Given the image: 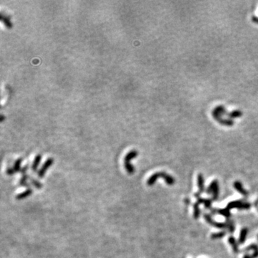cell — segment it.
Returning a JSON list of instances; mask_svg holds the SVG:
<instances>
[{"label": "cell", "mask_w": 258, "mask_h": 258, "mask_svg": "<svg viewBox=\"0 0 258 258\" xmlns=\"http://www.w3.org/2000/svg\"><path fill=\"white\" fill-rule=\"evenodd\" d=\"M233 208H238L239 210H248L250 208V204L248 202H245L243 200H238V201H234L230 202L228 204V205L224 210H211V211H213L214 214H220L224 216L227 219H229L230 216V210Z\"/></svg>", "instance_id": "6da1fadb"}, {"label": "cell", "mask_w": 258, "mask_h": 258, "mask_svg": "<svg viewBox=\"0 0 258 258\" xmlns=\"http://www.w3.org/2000/svg\"><path fill=\"white\" fill-rule=\"evenodd\" d=\"M159 178H162L165 180V182L168 185L172 186L175 183V179H174L173 176L169 175V174H166V172L164 171H161V172H157V173L153 174L149 177V179L147 180V185L149 186V187H152L153 184H154L155 182H156V180Z\"/></svg>", "instance_id": "7a4b0ae2"}, {"label": "cell", "mask_w": 258, "mask_h": 258, "mask_svg": "<svg viewBox=\"0 0 258 258\" xmlns=\"http://www.w3.org/2000/svg\"><path fill=\"white\" fill-rule=\"evenodd\" d=\"M138 154V152L136 150H133L129 152L124 157V166L125 170L127 171L129 174H133L135 171L134 167L131 164V161L135 159Z\"/></svg>", "instance_id": "3957f363"}, {"label": "cell", "mask_w": 258, "mask_h": 258, "mask_svg": "<svg viewBox=\"0 0 258 258\" xmlns=\"http://www.w3.org/2000/svg\"><path fill=\"white\" fill-rule=\"evenodd\" d=\"M206 192L207 194H213V197L211 198V201H215L218 199V197H219V185H218V182L217 180L213 181L211 183L210 187H208V189H206Z\"/></svg>", "instance_id": "277c9868"}, {"label": "cell", "mask_w": 258, "mask_h": 258, "mask_svg": "<svg viewBox=\"0 0 258 258\" xmlns=\"http://www.w3.org/2000/svg\"><path fill=\"white\" fill-rule=\"evenodd\" d=\"M53 163H54V159H53L52 158H50V159H48L47 161L44 163L43 166L41 167V169H39L38 173V177L39 179H43L44 177L46 171H47L48 170V169L52 166V165L53 164Z\"/></svg>", "instance_id": "5b68a950"}, {"label": "cell", "mask_w": 258, "mask_h": 258, "mask_svg": "<svg viewBox=\"0 0 258 258\" xmlns=\"http://www.w3.org/2000/svg\"><path fill=\"white\" fill-rule=\"evenodd\" d=\"M204 217L205 218V220H206V222L210 223V224L212 225L214 227H218V228H220V229H224V228H227V222L225 223H219V222H216L215 221H213L211 220V217L207 214H204Z\"/></svg>", "instance_id": "8992f818"}, {"label": "cell", "mask_w": 258, "mask_h": 258, "mask_svg": "<svg viewBox=\"0 0 258 258\" xmlns=\"http://www.w3.org/2000/svg\"><path fill=\"white\" fill-rule=\"evenodd\" d=\"M21 163H22V159H18L17 161H15L12 168L7 169V174L8 175L11 176V175H13L14 174L17 173V172L21 171V167H20Z\"/></svg>", "instance_id": "52a82bcc"}, {"label": "cell", "mask_w": 258, "mask_h": 258, "mask_svg": "<svg viewBox=\"0 0 258 258\" xmlns=\"http://www.w3.org/2000/svg\"><path fill=\"white\" fill-rule=\"evenodd\" d=\"M198 187L199 192L194 194V197H196L197 198H199V195L204 192V177L201 174H199L198 176Z\"/></svg>", "instance_id": "ba28073f"}, {"label": "cell", "mask_w": 258, "mask_h": 258, "mask_svg": "<svg viewBox=\"0 0 258 258\" xmlns=\"http://www.w3.org/2000/svg\"><path fill=\"white\" fill-rule=\"evenodd\" d=\"M254 250V253L252 255H245L243 258H255L258 257V247L256 245H250L247 248H246L244 250V251H248V250Z\"/></svg>", "instance_id": "9c48e42d"}, {"label": "cell", "mask_w": 258, "mask_h": 258, "mask_svg": "<svg viewBox=\"0 0 258 258\" xmlns=\"http://www.w3.org/2000/svg\"><path fill=\"white\" fill-rule=\"evenodd\" d=\"M32 194V190L31 189V188H28V189H27V190H25V192L17 194V197H16V199H17V200H22V199H24L25 198H27V197H29Z\"/></svg>", "instance_id": "30bf717a"}, {"label": "cell", "mask_w": 258, "mask_h": 258, "mask_svg": "<svg viewBox=\"0 0 258 258\" xmlns=\"http://www.w3.org/2000/svg\"><path fill=\"white\" fill-rule=\"evenodd\" d=\"M234 187L238 190V191L243 195V196L247 197L248 195V192L244 189L242 187V184L239 182H235L234 183Z\"/></svg>", "instance_id": "8fae6325"}, {"label": "cell", "mask_w": 258, "mask_h": 258, "mask_svg": "<svg viewBox=\"0 0 258 258\" xmlns=\"http://www.w3.org/2000/svg\"><path fill=\"white\" fill-rule=\"evenodd\" d=\"M42 160V156L40 154H38L34 158V161L32 165V170L33 171H36L38 169L39 164H40Z\"/></svg>", "instance_id": "7c38bea8"}, {"label": "cell", "mask_w": 258, "mask_h": 258, "mask_svg": "<svg viewBox=\"0 0 258 258\" xmlns=\"http://www.w3.org/2000/svg\"><path fill=\"white\" fill-rule=\"evenodd\" d=\"M1 20H2V22L4 23V25L7 27V28L11 29V27H12V23H11V22L10 18L7 17V16L4 15V14H2V13L1 15Z\"/></svg>", "instance_id": "4fadbf2b"}, {"label": "cell", "mask_w": 258, "mask_h": 258, "mask_svg": "<svg viewBox=\"0 0 258 258\" xmlns=\"http://www.w3.org/2000/svg\"><path fill=\"white\" fill-rule=\"evenodd\" d=\"M248 232V229L243 228L240 232V236H239L238 242L239 244H243L245 242L246 238H247V234Z\"/></svg>", "instance_id": "5bb4252c"}, {"label": "cell", "mask_w": 258, "mask_h": 258, "mask_svg": "<svg viewBox=\"0 0 258 258\" xmlns=\"http://www.w3.org/2000/svg\"><path fill=\"white\" fill-rule=\"evenodd\" d=\"M228 240H229V243L232 246L234 252V253H238L239 249H238V244H237V242L235 240V239H234L233 237H229Z\"/></svg>", "instance_id": "9a60e30c"}, {"label": "cell", "mask_w": 258, "mask_h": 258, "mask_svg": "<svg viewBox=\"0 0 258 258\" xmlns=\"http://www.w3.org/2000/svg\"><path fill=\"white\" fill-rule=\"evenodd\" d=\"M211 201H211V199H205L200 198V197L197 198V203L198 204L203 203L204 204V206L207 209H210Z\"/></svg>", "instance_id": "2e32d148"}, {"label": "cell", "mask_w": 258, "mask_h": 258, "mask_svg": "<svg viewBox=\"0 0 258 258\" xmlns=\"http://www.w3.org/2000/svg\"><path fill=\"white\" fill-rule=\"evenodd\" d=\"M199 215H200V211H199V204L195 203L194 204V219H198L199 217Z\"/></svg>", "instance_id": "e0dca14e"}, {"label": "cell", "mask_w": 258, "mask_h": 258, "mask_svg": "<svg viewBox=\"0 0 258 258\" xmlns=\"http://www.w3.org/2000/svg\"><path fill=\"white\" fill-rule=\"evenodd\" d=\"M225 234H226V232H225V231L220 232H218V233H215V234H211V238L213 239H220V238H223V237H224Z\"/></svg>", "instance_id": "ac0fdd59"}, {"label": "cell", "mask_w": 258, "mask_h": 258, "mask_svg": "<svg viewBox=\"0 0 258 258\" xmlns=\"http://www.w3.org/2000/svg\"><path fill=\"white\" fill-rule=\"evenodd\" d=\"M226 222L227 224V228L229 229V232L230 233H232L234 231V225L233 222H232L229 219H227Z\"/></svg>", "instance_id": "d6986e66"}, {"label": "cell", "mask_w": 258, "mask_h": 258, "mask_svg": "<svg viewBox=\"0 0 258 258\" xmlns=\"http://www.w3.org/2000/svg\"><path fill=\"white\" fill-rule=\"evenodd\" d=\"M30 181H31L32 184L34 185V187L38 188V189H41V188L43 187V184H42L40 182H39L38 180L34 179H30Z\"/></svg>", "instance_id": "ffe728a7"}, {"label": "cell", "mask_w": 258, "mask_h": 258, "mask_svg": "<svg viewBox=\"0 0 258 258\" xmlns=\"http://www.w3.org/2000/svg\"><path fill=\"white\" fill-rule=\"evenodd\" d=\"M27 169H28V166H25V167H23V168L21 169V173L22 174V175L23 174H26V171L27 170Z\"/></svg>", "instance_id": "44dd1931"}, {"label": "cell", "mask_w": 258, "mask_h": 258, "mask_svg": "<svg viewBox=\"0 0 258 258\" xmlns=\"http://www.w3.org/2000/svg\"><path fill=\"white\" fill-rule=\"evenodd\" d=\"M185 202L186 203H187V204H190V201H189V199H186V201H185Z\"/></svg>", "instance_id": "7402d4cb"}]
</instances>
